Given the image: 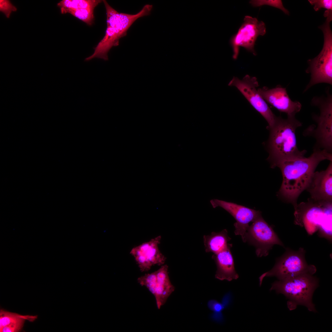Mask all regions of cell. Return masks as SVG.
I'll use <instances>...</instances> for the list:
<instances>
[{
	"instance_id": "cell-18",
	"label": "cell",
	"mask_w": 332,
	"mask_h": 332,
	"mask_svg": "<svg viewBox=\"0 0 332 332\" xmlns=\"http://www.w3.org/2000/svg\"><path fill=\"white\" fill-rule=\"evenodd\" d=\"M36 316L22 315L2 310L0 311V331L18 332L23 327L26 320L33 321Z\"/></svg>"
},
{
	"instance_id": "cell-16",
	"label": "cell",
	"mask_w": 332,
	"mask_h": 332,
	"mask_svg": "<svg viewBox=\"0 0 332 332\" xmlns=\"http://www.w3.org/2000/svg\"><path fill=\"white\" fill-rule=\"evenodd\" d=\"M306 190L314 201L332 203V161L326 170L315 172Z\"/></svg>"
},
{
	"instance_id": "cell-2",
	"label": "cell",
	"mask_w": 332,
	"mask_h": 332,
	"mask_svg": "<svg viewBox=\"0 0 332 332\" xmlns=\"http://www.w3.org/2000/svg\"><path fill=\"white\" fill-rule=\"evenodd\" d=\"M302 126L295 117L283 118L280 116L272 126L267 127L269 134L265 145L269 154L267 160L271 168L284 161L305 157L306 151L298 148L296 136V129Z\"/></svg>"
},
{
	"instance_id": "cell-20",
	"label": "cell",
	"mask_w": 332,
	"mask_h": 332,
	"mask_svg": "<svg viewBox=\"0 0 332 332\" xmlns=\"http://www.w3.org/2000/svg\"><path fill=\"white\" fill-rule=\"evenodd\" d=\"M102 2L103 0H62L57 4V5L60 9H95Z\"/></svg>"
},
{
	"instance_id": "cell-22",
	"label": "cell",
	"mask_w": 332,
	"mask_h": 332,
	"mask_svg": "<svg viewBox=\"0 0 332 332\" xmlns=\"http://www.w3.org/2000/svg\"><path fill=\"white\" fill-rule=\"evenodd\" d=\"M250 4L254 7H259L267 5L282 10L285 14L289 15V12L285 8L281 0H251Z\"/></svg>"
},
{
	"instance_id": "cell-15",
	"label": "cell",
	"mask_w": 332,
	"mask_h": 332,
	"mask_svg": "<svg viewBox=\"0 0 332 332\" xmlns=\"http://www.w3.org/2000/svg\"><path fill=\"white\" fill-rule=\"evenodd\" d=\"M258 90L266 102L280 112L286 113L287 117H295L301 109L300 103L292 101L285 88L279 85L272 89L263 87Z\"/></svg>"
},
{
	"instance_id": "cell-21",
	"label": "cell",
	"mask_w": 332,
	"mask_h": 332,
	"mask_svg": "<svg viewBox=\"0 0 332 332\" xmlns=\"http://www.w3.org/2000/svg\"><path fill=\"white\" fill-rule=\"evenodd\" d=\"M94 10L93 8L75 10L60 9L62 14H70L89 26H91L94 23Z\"/></svg>"
},
{
	"instance_id": "cell-11",
	"label": "cell",
	"mask_w": 332,
	"mask_h": 332,
	"mask_svg": "<svg viewBox=\"0 0 332 332\" xmlns=\"http://www.w3.org/2000/svg\"><path fill=\"white\" fill-rule=\"evenodd\" d=\"M137 281L141 286L145 287L154 295L158 309L165 303L175 289L170 281L168 266L166 264L161 265L156 271L139 277Z\"/></svg>"
},
{
	"instance_id": "cell-9",
	"label": "cell",
	"mask_w": 332,
	"mask_h": 332,
	"mask_svg": "<svg viewBox=\"0 0 332 332\" xmlns=\"http://www.w3.org/2000/svg\"><path fill=\"white\" fill-rule=\"evenodd\" d=\"M266 32V25L263 21H259L256 18L245 16L237 32L230 39L233 49V59H237L240 47L244 48L253 55H256L254 47L255 42L259 36H264Z\"/></svg>"
},
{
	"instance_id": "cell-24",
	"label": "cell",
	"mask_w": 332,
	"mask_h": 332,
	"mask_svg": "<svg viewBox=\"0 0 332 332\" xmlns=\"http://www.w3.org/2000/svg\"><path fill=\"white\" fill-rule=\"evenodd\" d=\"M17 8L8 0H0V11L9 18L12 12L16 11Z\"/></svg>"
},
{
	"instance_id": "cell-8",
	"label": "cell",
	"mask_w": 332,
	"mask_h": 332,
	"mask_svg": "<svg viewBox=\"0 0 332 332\" xmlns=\"http://www.w3.org/2000/svg\"><path fill=\"white\" fill-rule=\"evenodd\" d=\"M252 222L248 227L242 240L255 247L258 257L267 255L275 245L284 247L272 227L265 220L261 215Z\"/></svg>"
},
{
	"instance_id": "cell-6",
	"label": "cell",
	"mask_w": 332,
	"mask_h": 332,
	"mask_svg": "<svg viewBox=\"0 0 332 332\" xmlns=\"http://www.w3.org/2000/svg\"><path fill=\"white\" fill-rule=\"evenodd\" d=\"M326 90V96L315 97L311 104L319 109L318 115H313L312 118L317 124L316 128L309 126L304 135L311 136L316 140L314 149L325 150L332 153V96Z\"/></svg>"
},
{
	"instance_id": "cell-25",
	"label": "cell",
	"mask_w": 332,
	"mask_h": 332,
	"mask_svg": "<svg viewBox=\"0 0 332 332\" xmlns=\"http://www.w3.org/2000/svg\"><path fill=\"white\" fill-rule=\"evenodd\" d=\"M308 1L311 5H314V9L315 11L322 8L332 10V0H309Z\"/></svg>"
},
{
	"instance_id": "cell-7",
	"label": "cell",
	"mask_w": 332,
	"mask_h": 332,
	"mask_svg": "<svg viewBox=\"0 0 332 332\" xmlns=\"http://www.w3.org/2000/svg\"><path fill=\"white\" fill-rule=\"evenodd\" d=\"M305 253L302 247L297 251L287 248L284 253L276 259L273 267L259 277L260 286L266 277H275L279 280H283L305 273L314 275L316 268L314 265L307 263Z\"/></svg>"
},
{
	"instance_id": "cell-5",
	"label": "cell",
	"mask_w": 332,
	"mask_h": 332,
	"mask_svg": "<svg viewBox=\"0 0 332 332\" xmlns=\"http://www.w3.org/2000/svg\"><path fill=\"white\" fill-rule=\"evenodd\" d=\"M323 15L326 18V21L318 27L324 35L323 47L317 56L308 61L309 67L306 72L310 73L311 77L304 92L318 84L332 85V33L330 25L332 20V11H326Z\"/></svg>"
},
{
	"instance_id": "cell-14",
	"label": "cell",
	"mask_w": 332,
	"mask_h": 332,
	"mask_svg": "<svg viewBox=\"0 0 332 332\" xmlns=\"http://www.w3.org/2000/svg\"><path fill=\"white\" fill-rule=\"evenodd\" d=\"M210 203L214 208L221 207L234 218L236 221L234 224L235 228L234 233L236 235H241L242 240L249 226V223L261 215L259 211L232 202L214 199L210 200Z\"/></svg>"
},
{
	"instance_id": "cell-4",
	"label": "cell",
	"mask_w": 332,
	"mask_h": 332,
	"mask_svg": "<svg viewBox=\"0 0 332 332\" xmlns=\"http://www.w3.org/2000/svg\"><path fill=\"white\" fill-rule=\"evenodd\" d=\"M318 280L310 273L274 282L270 290H274L277 294H283L288 300L287 305L290 310L298 305L306 307L310 311L317 312L312 302V297L318 286Z\"/></svg>"
},
{
	"instance_id": "cell-12",
	"label": "cell",
	"mask_w": 332,
	"mask_h": 332,
	"mask_svg": "<svg viewBox=\"0 0 332 332\" xmlns=\"http://www.w3.org/2000/svg\"><path fill=\"white\" fill-rule=\"evenodd\" d=\"M294 222L297 225L308 226L323 227V220L326 216L331 214L332 203L316 202L310 200L306 203H302L294 208Z\"/></svg>"
},
{
	"instance_id": "cell-23",
	"label": "cell",
	"mask_w": 332,
	"mask_h": 332,
	"mask_svg": "<svg viewBox=\"0 0 332 332\" xmlns=\"http://www.w3.org/2000/svg\"><path fill=\"white\" fill-rule=\"evenodd\" d=\"M224 303L222 304L215 300H212L209 303V306L215 314L219 315H221V312L226 307L228 306L230 304L232 300V295L230 293L226 294L223 298Z\"/></svg>"
},
{
	"instance_id": "cell-19",
	"label": "cell",
	"mask_w": 332,
	"mask_h": 332,
	"mask_svg": "<svg viewBox=\"0 0 332 332\" xmlns=\"http://www.w3.org/2000/svg\"><path fill=\"white\" fill-rule=\"evenodd\" d=\"M231 239L226 229L219 232H212L209 235H204L203 241L205 251L215 254L232 247V244L228 243Z\"/></svg>"
},
{
	"instance_id": "cell-13",
	"label": "cell",
	"mask_w": 332,
	"mask_h": 332,
	"mask_svg": "<svg viewBox=\"0 0 332 332\" xmlns=\"http://www.w3.org/2000/svg\"><path fill=\"white\" fill-rule=\"evenodd\" d=\"M161 238V236L159 235L133 247L131 250L130 254L141 272L148 271L155 265L161 266L164 264L166 258L158 247Z\"/></svg>"
},
{
	"instance_id": "cell-10",
	"label": "cell",
	"mask_w": 332,
	"mask_h": 332,
	"mask_svg": "<svg viewBox=\"0 0 332 332\" xmlns=\"http://www.w3.org/2000/svg\"><path fill=\"white\" fill-rule=\"evenodd\" d=\"M228 85L237 89L266 121L268 124L267 127L271 126L274 124L277 116L259 93L257 89L259 84L255 77L246 75L240 79L234 77L229 82Z\"/></svg>"
},
{
	"instance_id": "cell-3",
	"label": "cell",
	"mask_w": 332,
	"mask_h": 332,
	"mask_svg": "<svg viewBox=\"0 0 332 332\" xmlns=\"http://www.w3.org/2000/svg\"><path fill=\"white\" fill-rule=\"evenodd\" d=\"M106 11L107 28L105 34L94 48L93 53L85 59L89 61L95 58L108 61V54L114 46H118L119 40L126 36L127 32L133 23L139 18L149 15L152 6L145 5L135 14L119 13L112 7L106 0H103Z\"/></svg>"
},
{
	"instance_id": "cell-1",
	"label": "cell",
	"mask_w": 332,
	"mask_h": 332,
	"mask_svg": "<svg viewBox=\"0 0 332 332\" xmlns=\"http://www.w3.org/2000/svg\"><path fill=\"white\" fill-rule=\"evenodd\" d=\"M332 161V153L325 150L313 149L308 157L297 158L283 161L277 167L283 176L277 196L294 207L300 194L306 189L315 170L322 161Z\"/></svg>"
},
{
	"instance_id": "cell-17",
	"label": "cell",
	"mask_w": 332,
	"mask_h": 332,
	"mask_svg": "<svg viewBox=\"0 0 332 332\" xmlns=\"http://www.w3.org/2000/svg\"><path fill=\"white\" fill-rule=\"evenodd\" d=\"M231 247L214 254L212 256L217 267L215 278L219 280L231 281L239 277L235 270L234 261L231 251Z\"/></svg>"
}]
</instances>
